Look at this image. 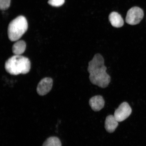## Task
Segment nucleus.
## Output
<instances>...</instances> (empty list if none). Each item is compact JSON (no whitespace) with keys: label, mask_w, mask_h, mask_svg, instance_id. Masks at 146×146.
<instances>
[{"label":"nucleus","mask_w":146,"mask_h":146,"mask_svg":"<svg viewBox=\"0 0 146 146\" xmlns=\"http://www.w3.org/2000/svg\"><path fill=\"white\" fill-rule=\"evenodd\" d=\"M28 23L24 16H18L11 22L8 30L9 39L12 41H18L26 32Z\"/></svg>","instance_id":"7ed1b4c3"},{"label":"nucleus","mask_w":146,"mask_h":146,"mask_svg":"<svg viewBox=\"0 0 146 146\" xmlns=\"http://www.w3.org/2000/svg\"><path fill=\"white\" fill-rule=\"evenodd\" d=\"M11 0H0V8L1 10H5L10 6Z\"/></svg>","instance_id":"ddd939ff"},{"label":"nucleus","mask_w":146,"mask_h":146,"mask_svg":"<svg viewBox=\"0 0 146 146\" xmlns=\"http://www.w3.org/2000/svg\"><path fill=\"white\" fill-rule=\"evenodd\" d=\"M132 110L127 102H123L115 111L114 116L118 122L125 120L130 115Z\"/></svg>","instance_id":"39448f33"},{"label":"nucleus","mask_w":146,"mask_h":146,"mask_svg":"<svg viewBox=\"0 0 146 146\" xmlns=\"http://www.w3.org/2000/svg\"><path fill=\"white\" fill-rule=\"evenodd\" d=\"M144 12L139 7H132L128 11L125 18V21L127 24L131 25L138 24L143 19Z\"/></svg>","instance_id":"20e7f679"},{"label":"nucleus","mask_w":146,"mask_h":146,"mask_svg":"<svg viewBox=\"0 0 146 146\" xmlns=\"http://www.w3.org/2000/svg\"><path fill=\"white\" fill-rule=\"evenodd\" d=\"M89 104L93 110L98 111L104 106L105 101L102 96H96L90 98Z\"/></svg>","instance_id":"0eeeda50"},{"label":"nucleus","mask_w":146,"mask_h":146,"mask_svg":"<svg viewBox=\"0 0 146 146\" xmlns=\"http://www.w3.org/2000/svg\"><path fill=\"white\" fill-rule=\"evenodd\" d=\"M104 63L103 56L96 54L89 62L88 68L91 83L102 88L107 87L111 81L110 76L106 72L107 67Z\"/></svg>","instance_id":"f257e3e1"},{"label":"nucleus","mask_w":146,"mask_h":146,"mask_svg":"<svg viewBox=\"0 0 146 146\" xmlns=\"http://www.w3.org/2000/svg\"><path fill=\"white\" fill-rule=\"evenodd\" d=\"M31 67L30 60L21 55H15L9 58L5 64L7 72L13 75L27 74L30 72Z\"/></svg>","instance_id":"f03ea898"},{"label":"nucleus","mask_w":146,"mask_h":146,"mask_svg":"<svg viewBox=\"0 0 146 146\" xmlns=\"http://www.w3.org/2000/svg\"><path fill=\"white\" fill-rule=\"evenodd\" d=\"M26 48V43L23 40L17 41L12 47V52L15 55H21Z\"/></svg>","instance_id":"9d476101"},{"label":"nucleus","mask_w":146,"mask_h":146,"mask_svg":"<svg viewBox=\"0 0 146 146\" xmlns=\"http://www.w3.org/2000/svg\"><path fill=\"white\" fill-rule=\"evenodd\" d=\"M109 21L112 26L120 28L123 26L124 21L121 16L118 13L112 12L110 14L109 17Z\"/></svg>","instance_id":"6e6552de"},{"label":"nucleus","mask_w":146,"mask_h":146,"mask_svg":"<svg viewBox=\"0 0 146 146\" xmlns=\"http://www.w3.org/2000/svg\"><path fill=\"white\" fill-rule=\"evenodd\" d=\"M53 80L52 78H43L39 82L36 88L38 94L40 96L45 95L52 89Z\"/></svg>","instance_id":"423d86ee"},{"label":"nucleus","mask_w":146,"mask_h":146,"mask_svg":"<svg viewBox=\"0 0 146 146\" xmlns=\"http://www.w3.org/2000/svg\"><path fill=\"white\" fill-rule=\"evenodd\" d=\"M118 122L114 115H110L108 116L105 121L106 130L109 133L113 132L118 126Z\"/></svg>","instance_id":"1a4fd4ad"},{"label":"nucleus","mask_w":146,"mask_h":146,"mask_svg":"<svg viewBox=\"0 0 146 146\" xmlns=\"http://www.w3.org/2000/svg\"><path fill=\"white\" fill-rule=\"evenodd\" d=\"M42 146H62V143L57 137H50L45 140Z\"/></svg>","instance_id":"9b49d317"},{"label":"nucleus","mask_w":146,"mask_h":146,"mask_svg":"<svg viewBox=\"0 0 146 146\" xmlns=\"http://www.w3.org/2000/svg\"><path fill=\"white\" fill-rule=\"evenodd\" d=\"M65 2V0H49L48 3L51 6L59 7L62 5Z\"/></svg>","instance_id":"f8f14e48"}]
</instances>
